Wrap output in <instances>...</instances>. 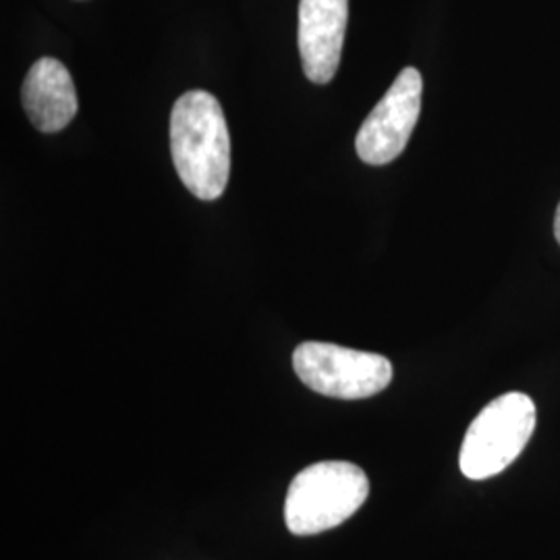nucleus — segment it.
Masks as SVG:
<instances>
[{
    "label": "nucleus",
    "instance_id": "3",
    "mask_svg": "<svg viewBox=\"0 0 560 560\" xmlns=\"http://www.w3.org/2000/svg\"><path fill=\"white\" fill-rule=\"evenodd\" d=\"M536 428V405L523 393H506L488 402L471 421L460 446V471L469 480H488L502 474Z\"/></svg>",
    "mask_w": 560,
    "mask_h": 560
},
{
    "label": "nucleus",
    "instance_id": "8",
    "mask_svg": "<svg viewBox=\"0 0 560 560\" xmlns=\"http://www.w3.org/2000/svg\"><path fill=\"white\" fill-rule=\"evenodd\" d=\"M555 235H557V241L560 243V203L559 210H557V217H555Z\"/></svg>",
    "mask_w": 560,
    "mask_h": 560
},
{
    "label": "nucleus",
    "instance_id": "6",
    "mask_svg": "<svg viewBox=\"0 0 560 560\" xmlns=\"http://www.w3.org/2000/svg\"><path fill=\"white\" fill-rule=\"evenodd\" d=\"M347 20L349 0H300L298 42L307 80L324 85L337 75Z\"/></svg>",
    "mask_w": 560,
    "mask_h": 560
},
{
    "label": "nucleus",
    "instance_id": "2",
    "mask_svg": "<svg viewBox=\"0 0 560 560\" xmlns=\"http://www.w3.org/2000/svg\"><path fill=\"white\" fill-rule=\"evenodd\" d=\"M370 494L365 471L349 460H320L291 481L284 521L295 536H316L351 520Z\"/></svg>",
    "mask_w": 560,
    "mask_h": 560
},
{
    "label": "nucleus",
    "instance_id": "7",
    "mask_svg": "<svg viewBox=\"0 0 560 560\" xmlns=\"http://www.w3.org/2000/svg\"><path fill=\"white\" fill-rule=\"evenodd\" d=\"M23 108L42 133L62 131L78 115V94L67 67L57 59L36 60L23 81Z\"/></svg>",
    "mask_w": 560,
    "mask_h": 560
},
{
    "label": "nucleus",
    "instance_id": "4",
    "mask_svg": "<svg viewBox=\"0 0 560 560\" xmlns=\"http://www.w3.org/2000/svg\"><path fill=\"white\" fill-rule=\"evenodd\" d=\"M293 368L307 388L332 399H368L393 382V363L384 355L332 342H301Z\"/></svg>",
    "mask_w": 560,
    "mask_h": 560
},
{
    "label": "nucleus",
    "instance_id": "1",
    "mask_svg": "<svg viewBox=\"0 0 560 560\" xmlns=\"http://www.w3.org/2000/svg\"><path fill=\"white\" fill-rule=\"evenodd\" d=\"M171 154L183 185L203 201L219 200L231 173V138L221 102L189 90L171 113Z\"/></svg>",
    "mask_w": 560,
    "mask_h": 560
},
{
    "label": "nucleus",
    "instance_id": "5",
    "mask_svg": "<svg viewBox=\"0 0 560 560\" xmlns=\"http://www.w3.org/2000/svg\"><path fill=\"white\" fill-rule=\"evenodd\" d=\"M423 81L416 67H407L363 120L355 150L365 164L382 166L399 159L411 138L421 110Z\"/></svg>",
    "mask_w": 560,
    "mask_h": 560
}]
</instances>
